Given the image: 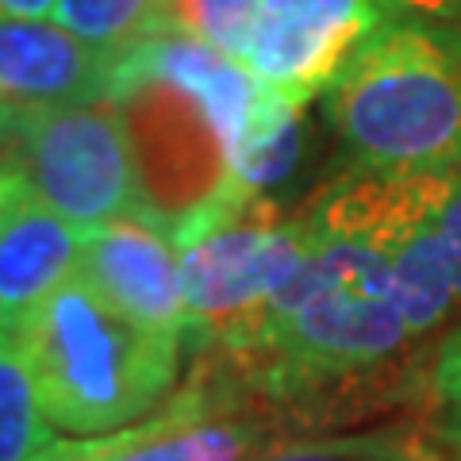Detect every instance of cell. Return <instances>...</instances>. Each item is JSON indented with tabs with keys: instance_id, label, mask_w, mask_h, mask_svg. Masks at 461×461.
<instances>
[{
	"instance_id": "obj_1",
	"label": "cell",
	"mask_w": 461,
	"mask_h": 461,
	"mask_svg": "<svg viewBox=\"0 0 461 461\" xmlns=\"http://www.w3.org/2000/svg\"><path fill=\"white\" fill-rule=\"evenodd\" d=\"M327 120L366 173L461 169V23H384L327 89Z\"/></svg>"
},
{
	"instance_id": "obj_2",
	"label": "cell",
	"mask_w": 461,
	"mask_h": 461,
	"mask_svg": "<svg viewBox=\"0 0 461 461\" xmlns=\"http://www.w3.org/2000/svg\"><path fill=\"white\" fill-rule=\"evenodd\" d=\"M54 430L96 438L127 430L162 408L177 381V339L127 320L81 277L42 304L20 330Z\"/></svg>"
},
{
	"instance_id": "obj_3",
	"label": "cell",
	"mask_w": 461,
	"mask_h": 461,
	"mask_svg": "<svg viewBox=\"0 0 461 461\" xmlns=\"http://www.w3.org/2000/svg\"><path fill=\"white\" fill-rule=\"evenodd\" d=\"M308 250L304 215H281L269 200H247L185 239V346L242 362Z\"/></svg>"
},
{
	"instance_id": "obj_4",
	"label": "cell",
	"mask_w": 461,
	"mask_h": 461,
	"mask_svg": "<svg viewBox=\"0 0 461 461\" xmlns=\"http://www.w3.org/2000/svg\"><path fill=\"white\" fill-rule=\"evenodd\" d=\"M5 166L81 230L142 212L139 166L115 96L20 115Z\"/></svg>"
},
{
	"instance_id": "obj_5",
	"label": "cell",
	"mask_w": 461,
	"mask_h": 461,
	"mask_svg": "<svg viewBox=\"0 0 461 461\" xmlns=\"http://www.w3.org/2000/svg\"><path fill=\"white\" fill-rule=\"evenodd\" d=\"M384 23V0H258L239 62L269 93L308 104Z\"/></svg>"
},
{
	"instance_id": "obj_6",
	"label": "cell",
	"mask_w": 461,
	"mask_h": 461,
	"mask_svg": "<svg viewBox=\"0 0 461 461\" xmlns=\"http://www.w3.org/2000/svg\"><path fill=\"white\" fill-rule=\"evenodd\" d=\"M77 277L154 335L185 342L181 247L150 215H120L85 230Z\"/></svg>"
},
{
	"instance_id": "obj_7",
	"label": "cell",
	"mask_w": 461,
	"mask_h": 461,
	"mask_svg": "<svg viewBox=\"0 0 461 461\" xmlns=\"http://www.w3.org/2000/svg\"><path fill=\"white\" fill-rule=\"evenodd\" d=\"M393 285L408 335H430L461 304V169L420 173L393 242Z\"/></svg>"
},
{
	"instance_id": "obj_8",
	"label": "cell",
	"mask_w": 461,
	"mask_h": 461,
	"mask_svg": "<svg viewBox=\"0 0 461 461\" xmlns=\"http://www.w3.org/2000/svg\"><path fill=\"white\" fill-rule=\"evenodd\" d=\"M85 230L0 166V327L20 330L81 269Z\"/></svg>"
},
{
	"instance_id": "obj_9",
	"label": "cell",
	"mask_w": 461,
	"mask_h": 461,
	"mask_svg": "<svg viewBox=\"0 0 461 461\" xmlns=\"http://www.w3.org/2000/svg\"><path fill=\"white\" fill-rule=\"evenodd\" d=\"M120 58L54 20H0V112L32 115L108 100L120 89Z\"/></svg>"
},
{
	"instance_id": "obj_10",
	"label": "cell",
	"mask_w": 461,
	"mask_h": 461,
	"mask_svg": "<svg viewBox=\"0 0 461 461\" xmlns=\"http://www.w3.org/2000/svg\"><path fill=\"white\" fill-rule=\"evenodd\" d=\"M262 423L235 400L193 384L150 420L112 435V461H258Z\"/></svg>"
},
{
	"instance_id": "obj_11",
	"label": "cell",
	"mask_w": 461,
	"mask_h": 461,
	"mask_svg": "<svg viewBox=\"0 0 461 461\" xmlns=\"http://www.w3.org/2000/svg\"><path fill=\"white\" fill-rule=\"evenodd\" d=\"M54 442L27 346L16 330L0 327V461H42Z\"/></svg>"
},
{
	"instance_id": "obj_12",
	"label": "cell",
	"mask_w": 461,
	"mask_h": 461,
	"mask_svg": "<svg viewBox=\"0 0 461 461\" xmlns=\"http://www.w3.org/2000/svg\"><path fill=\"white\" fill-rule=\"evenodd\" d=\"M169 0H58L54 23L108 54H127L166 35Z\"/></svg>"
},
{
	"instance_id": "obj_13",
	"label": "cell",
	"mask_w": 461,
	"mask_h": 461,
	"mask_svg": "<svg viewBox=\"0 0 461 461\" xmlns=\"http://www.w3.org/2000/svg\"><path fill=\"white\" fill-rule=\"evenodd\" d=\"M258 0H169L166 35H185L223 50L230 58L242 54Z\"/></svg>"
},
{
	"instance_id": "obj_14",
	"label": "cell",
	"mask_w": 461,
	"mask_h": 461,
	"mask_svg": "<svg viewBox=\"0 0 461 461\" xmlns=\"http://www.w3.org/2000/svg\"><path fill=\"white\" fill-rule=\"evenodd\" d=\"M258 461H396L393 454L366 450L362 442H308V446H288V450L262 454Z\"/></svg>"
},
{
	"instance_id": "obj_15",
	"label": "cell",
	"mask_w": 461,
	"mask_h": 461,
	"mask_svg": "<svg viewBox=\"0 0 461 461\" xmlns=\"http://www.w3.org/2000/svg\"><path fill=\"white\" fill-rule=\"evenodd\" d=\"M393 20L415 23H461V0H384Z\"/></svg>"
},
{
	"instance_id": "obj_16",
	"label": "cell",
	"mask_w": 461,
	"mask_h": 461,
	"mask_svg": "<svg viewBox=\"0 0 461 461\" xmlns=\"http://www.w3.org/2000/svg\"><path fill=\"white\" fill-rule=\"evenodd\" d=\"M435 388L442 400H450L461 408V323L454 327V335L442 342V350L435 357Z\"/></svg>"
},
{
	"instance_id": "obj_17",
	"label": "cell",
	"mask_w": 461,
	"mask_h": 461,
	"mask_svg": "<svg viewBox=\"0 0 461 461\" xmlns=\"http://www.w3.org/2000/svg\"><path fill=\"white\" fill-rule=\"evenodd\" d=\"M42 461H112V435H96V438H58Z\"/></svg>"
},
{
	"instance_id": "obj_18",
	"label": "cell",
	"mask_w": 461,
	"mask_h": 461,
	"mask_svg": "<svg viewBox=\"0 0 461 461\" xmlns=\"http://www.w3.org/2000/svg\"><path fill=\"white\" fill-rule=\"evenodd\" d=\"M58 0H0V20H54Z\"/></svg>"
},
{
	"instance_id": "obj_19",
	"label": "cell",
	"mask_w": 461,
	"mask_h": 461,
	"mask_svg": "<svg viewBox=\"0 0 461 461\" xmlns=\"http://www.w3.org/2000/svg\"><path fill=\"white\" fill-rule=\"evenodd\" d=\"M16 123H20V115L0 112V166H5V158H8V142L16 135Z\"/></svg>"
},
{
	"instance_id": "obj_20",
	"label": "cell",
	"mask_w": 461,
	"mask_h": 461,
	"mask_svg": "<svg viewBox=\"0 0 461 461\" xmlns=\"http://www.w3.org/2000/svg\"><path fill=\"white\" fill-rule=\"evenodd\" d=\"M450 438H454L457 454H461V411H457V420H454V427H450Z\"/></svg>"
}]
</instances>
